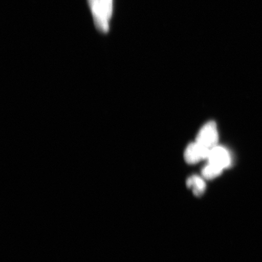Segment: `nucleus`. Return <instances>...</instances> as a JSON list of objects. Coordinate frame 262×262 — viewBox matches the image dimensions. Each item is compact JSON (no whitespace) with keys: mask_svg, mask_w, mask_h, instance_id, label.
<instances>
[{"mask_svg":"<svg viewBox=\"0 0 262 262\" xmlns=\"http://www.w3.org/2000/svg\"><path fill=\"white\" fill-rule=\"evenodd\" d=\"M195 142L209 149L217 146L219 133L217 124L213 121L206 123L200 130Z\"/></svg>","mask_w":262,"mask_h":262,"instance_id":"1","label":"nucleus"},{"mask_svg":"<svg viewBox=\"0 0 262 262\" xmlns=\"http://www.w3.org/2000/svg\"><path fill=\"white\" fill-rule=\"evenodd\" d=\"M112 11V0H101L99 11L95 16L94 21L97 27L102 31H107L109 29V20Z\"/></svg>","mask_w":262,"mask_h":262,"instance_id":"4","label":"nucleus"},{"mask_svg":"<svg viewBox=\"0 0 262 262\" xmlns=\"http://www.w3.org/2000/svg\"><path fill=\"white\" fill-rule=\"evenodd\" d=\"M208 163L213 164L223 169L231 165L232 159L230 154L225 147L216 146L210 150L208 157Z\"/></svg>","mask_w":262,"mask_h":262,"instance_id":"2","label":"nucleus"},{"mask_svg":"<svg viewBox=\"0 0 262 262\" xmlns=\"http://www.w3.org/2000/svg\"><path fill=\"white\" fill-rule=\"evenodd\" d=\"M92 9L94 12V16H96L99 11L100 2L99 0H89Z\"/></svg>","mask_w":262,"mask_h":262,"instance_id":"7","label":"nucleus"},{"mask_svg":"<svg viewBox=\"0 0 262 262\" xmlns=\"http://www.w3.org/2000/svg\"><path fill=\"white\" fill-rule=\"evenodd\" d=\"M223 171H224V169L213 165V164L208 163V165L202 169V174L203 178L204 179L212 180L220 176Z\"/></svg>","mask_w":262,"mask_h":262,"instance_id":"6","label":"nucleus"},{"mask_svg":"<svg viewBox=\"0 0 262 262\" xmlns=\"http://www.w3.org/2000/svg\"><path fill=\"white\" fill-rule=\"evenodd\" d=\"M186 185L192 188L193 192L196 196L204 194L206 189V183L204 178L198 176H193L186 181Z\"/></svg>","mask_w":262,"mask_h":262,"instance_id":"5","label":"nucleus"},{"mask_svg":"<svg viewBox=\"0 0 262 262\" xmlns=\"http://www.w3.org/2000/svg\"><path fill=\"white\" fill-rule=\"evenodd\" d=\"M210 150L196 142L189 144L185 152L186 162L189 164H195L202 160L208 159Z\"/></svg>","mask_w":262,"mask_h":262,"instance_id":"3","label":"nucleus"}]
</instances>
